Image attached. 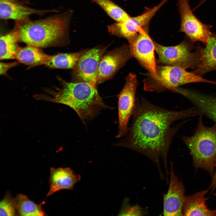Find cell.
<instances>
[{
	"label": "cell",
	"instance_id": "8fae6325",
	"mask_svg": "<svg viewBox=\"0 0 216 216\" xmlns=\"http://www.w3.org/2000/svg\"><path fill=\"white\" fill-rule=\"evenodd\" d=\"M168 0H163L158 5L140 15L130 16L124 21L108 26L109 32L112 35L125 38L129 42L147 26L156 12Z\"/></svg>",
	"mask_w": 216,
	"mask_h": 216
},
{
	"label": "cell",
	"instance_id": "5b68a950",
	"mask_svg": "<svg viewBox=\"0 0 216 216\" xmlns=\"http://www.w3.org/2000/svg\"><path fill=\"white\" fill-rule=\"evenodd\" d=\"M158 78L148 77L144 80V89L147 91L160 92L170 90L175 92L180 86L193 82H205L216 85V82L202 78L183 68L172 66H157Z\"/></svg>",
	"mask_w": 216,
	"mask_h": 216
},
{
	"label": "cell",
	"instance_id": "cb8c5ba5",
	"mask_svg": "<svg viewBox=\"0 0 216 216\" xmlns=\"http://www.w3.org/2000/svg\"><path fill=\"white\" fill-rule=\"evenodd\" d=\"M17 214L15 198L8 192L0 203V216H16Z\"/></svg>",
	"mask_w": 216,
	"mask_h": 216
},
{
	"label": "cell",
	"instance_id": "484cf974",
	"mask_svg": "<svg viewBox=\"0 0 216 216\" xmlns=\"http://www.w3.org/2000/svg\"><path fill=\"white\" fill-rule=\"evenodd\" d=\"M18 62L12 63L0 62V74L1 75L5 74L7 71L11 68L15 67L18 64Z\"/></svg>",
	"mask_w": 216,
	"mask_h": 216
},
{
	"label": "cell",
	"instance_id": "9a60e30c",
	"mask_svg": "<svg viewBox=\"0 0 216 216\" xmlns=\"http://www.w3.org/2000/svg\"><path fill=\"white\" fill-rule=\"evenodd\" d=\"M79 178L69 168L56 169L51 167L49 182L50 189L46 197L60 190L72 189Z\"/></svg>",
	"mask_w": 216,
	"mask_h": 216
},
{
	"label": "cell",
	"instance_id": "ba28073f",
	"mask_svg": "<svg viewBox=\"0 0 216 216\" xmlns=\"http://www.w3.org/2000/svg\"><path fill=\"white\" fill-rule=\"evenodd\" d=\"M146 26L129 41V47L132 56L148 70L151 76L149 77L156 79L158 76L154 55V41L149 36Z\"/></svg>",
	"mask_w": 216,
	"mask_h": 216
},
{
	"label": "cell",
	"instance_id": "e0dca14e",
	"mask_svg": "<svg viewBox=\"0 0 216 216\" xmlns=\"http://www.w3.org/2000/svg\"><path fill=\"white\" fill-rule=\"evenodd\" d=\"M184 97L202 115L216 123V97L187 89Z\"/></svg>",
	"mask_w": 216,
	"mask_h": 216
},
{
	"label": "cell",
	"instance_id": "4316f807",
	"mask_svg": "<svg viewBox=\"0 0 216 216\" xmlns=\"http://www.w3.org/2000/svg\"><path fill=\"white\" fill-rule=\"evenodd\" d=\"M215 170L213 176V178L209 187V189H211L212 191H213L216 187V159L215 161Z\"/></svg>",
	"mask_w": 216,
	"mask_h": 216
},
{
	"label": "cell",
	"instance_id": "d6986e66",
	"mask_svg": "<svg viewBox=\"0 0 216 216\" xmlns=\"http://www.w3.org/2000/svg\"><path fill=\"white\" fill-rule=\"evenodd\" d=\"M51 55L44 52L41 48L32 45L19 47L16 58L20 62L28 66L29 67L45 65Z\"/></svg>",
	"mask_w": 216,
	"mask_h": 216
},
{
	"label": "cell",
	"instance_id": "44dd1931",
	"mask_svg": "<svg viewBox=\"0 0 216 216\" xmlns=\"http://www.w3.org/2000/svg\"><path fill=\"white\" fill-rule=\"evenodd\" d=\"M83 52L51 55L45 65L52 68L73 69Z\"/></svg>",
	"mask_w": 216,
	"mask_h": 216
},
{
	"label": "cell",
	"instance_id": "5bb4252c",
	"mask_svg": "<svg viewBox=\"0 0 216 216\" xmlns=\"http://www.w3.org/2000/svg\"><path fill=\"white\" fill-rule=\"evenodd\" d=\"M54 10H39L31 8L18 0H0V17L2 20H13L17 22L28 19L32 15H42L55 12Z\"/></svg>",
	"mask_w": 216,
	"mask_h": 216
},
{
	"label": "cell",
	"instance_id": "9c48e42d",
	"mask_svg": "<svg viewBox=\"0 0 216 216\" xmlns=\"http://www.w3.org/2000/svg\"><path fill=\"white\" fill-rule=\"evenodd\" d=\"M180 15V31L192 41L200 42L206 45L212 33L209 27L201 22L191 10L188 0H177Z\"/></svg>",
	"mask_w": 216,
	"mask_h": 216
},
{
	"label": "cell",
	"instance_id": "8992f818",
	"mask_svg": "<svg viewBox=\"0 0 216 216\" xmlns=\"http://www.w3.org/2000/svg\"><path fill=\"white\" fill-rule=\"evenodd\" d=\"M194 42L185 40L175 46H165L154 42L155 50L158 55V62L164 65L180 67L185 69L195 68L200 57V47L192 52Z\"/></svg>",
	"mask_w": 216,
	"mask_h": 216
},
{
	"label": "cell",
	"instance_id": "d4e9b609",
	"mask_svg": "<svg viewBox=\"0 0 216 216\" xmlns=\"http://www.w3.org/2000/svg\"><path fill=\"white\" fill-rule=\"evenodd\" d=\"M146 211L138 204L131 205L129 200L125 199L119 213L121 216H143L147 214Z\"/></svg>",
	"mask_w": 216,
	"mask_h": 216
},
{
	"label": "cell",
	"instance_id": "ac0fdd59",
	"mask_svg": "<svg viewBox=\"0 0 216 216\" xmlns=\"http://www.w3.org/2000/svg\"><path fill=\"white\" fill-rule=\"evenodd\" d=\"M200 61L192 72L202 76L216 70V34L213 33L205 47H200Z\"/></svg>",
	"mask_w": 216,
	"mask_h": 216
},
{
	"label": "cell",
	"instance_id": "7c38bea8",
	"mask_svg": "<svg viewBox=\"0 0 216 216\" xmlns=\"http://www.w3.org/2000/svg\"><path fill=\"white\" fill-rule=\"evenodd\" d=\"M170 178L167 193L163 196V215L182 216V208L185 197V188L174 173L173 163L170 165Z\"/></svg>",
	"mask_w": 216,
	"mask_h": 216
},
{
	"label": "cell",
	"instance_id": "7a4b0ae2",
	"mask_svg": "<svg viewBox=\"0 0 216 216\" xmlns=\"http://www.w3.org/2000/svg\"><path fill=\"white\" fill-rule=\"evenodd\" d=\"M72 12L36 20L17 22L19 41L40 48L58 46L67 34Z\"/></svg>",
	"mask_w": 216,
	"mask_h": 216
},
{
	"label": "cell",
	"instance_id": "6da1fadb",
	"mask_svg": "<svg viewBox=\"0 0 216 216\" xmlns=\"http://www.w3.org/2000/svg\"><path fill=\"white\" fill-rule=\"evenodd\" d=\"M195 107L180 111L166 110L141 98L136 100L131 127L126 137L116 146L136 151L150 159L157 167L161 178V166L167 173V157L172 139L185 121L174 126L178 120L199 116Z\"/></svg>",
	"mask_w": 216,
	"mask_h": 216
},
{
	"label": "cell",
	"instance_id": "4fadbf2b",
	"mask_svg": "<svg viewBox=\"0 0 216 216\" xmlns=\"http://www.w3.org/2000/svg\"><path fill=\"white\" fill-rule=\"evenodd\" d=\"M129 46L124 45L102 56L99 64L97 84L111 78L132 57Z\"/></svg>",
	"mask_w": 216,
	"mask_h": 216
},
{
	"label": "cell",
	"instance_id": "277c9868",
	"mask_svg": "<svg viewBox=\"0 0 216 216\" xmlns=\"http://www.w3.org/2000/svg\"><path fill=\"white\" fill-rule=\"evenodd\" d=\"M202 116L200 115L194 134L183 136L182 139L189 150L196 168L204 170L213 176L216 159V123L211 127L205 126Z\"/></svg>",
	"mask_w": 216,
	"mask_h": 216
},
{
	"label": "cell",
	"instance_id": "3957f363",
	"mask_svg": "<svg viewBox=\"0 0 216 216\" xmlns=\"http://www.w3.org/2000/svg\"><path fill=\"white\" fill-rule=\"evenodd\" d=\"M53 100L73 109L83 121L96 116L100 110L108 107L103 102L96 86L86 82H69L60 79Z\"/></svg>",
	"mask_w": 216,
	"mask_h": 216
},
{
	"label": "cell",
	"instance_id": "30bf717a",
	"mask_svg": "<svg viewBox=\"0 0 216 216\" xmlns=\"http://www.w3.org/2000/svg\"><path fill=\"white\" fill-rule=\"evenodd\" d=\"M106 48L96 47L83 52L73 69V82H87L96 86L99 64Z\"/></svg>",
	"mask_w": 216,
	"mask_h": 216
},
{
	"label": "cell",
	"instance_id": "83f0119b",
	"mask_svg": "<svg viewBox=\"0 0 216 216\" xmlns=\"http://www.w3.org/2000/svg\"><path fill=\"white\" fill-rule=\"evenodd\" d=\"M208 0H203L200 3V5L201 4H202L205 2L206 1H207Z\"/></svg>",
	"mask_w": 216,
	"mask_h": 216
},
{
	"label": "cell",
	"instance_id": "2e32d148",
	"mask_svg": "<svg viewBox=\"0 0 216 216\" xmlns=\"http://www.w3.org/2000/svg\"><path fill=\"white\" fill-rule=\"evenodd\" d=\"M208 189L185 196L182 208L183 216H216V210L208 209L205 196Z\"/></svg>",
	"mask_w": 216,
	"mask_h": 216
},
{
	"label": "cell",
	"instance_id": "603a6c76",
	"mask_svg": "<svg viewBox=\"0 0 216 216\" xmlns=\"http://www.w3.org/2000/svg\"><path fill=\"white\" fill-rule=\"evenodd\" d=\"M99 6L116 22L124 21L130 16L121 7L110 0H92Z\"/></svg>",
	"mask_w": 216,
	"mask_h": 216
},
{
	"label": "cell",
	"instance_id": "52a82bcc",
	"mask_svg": "<svg viewBox=\"0 0 216 216\" xmlns=\"http://www.w3.org/2000/svg\"><path fill=\"white\" fill-rule=\"evenodd\" d=\"M137 85L135 75L130 73L126 79L123 89L117 95L118 130L116 138L126 136L128 132V121L131 116L133 115L136 107L135 95Z\"/></svg>",
	"mask_w": 216,
	"mask_h": 216
},
{
	"label": "cell",
	"instance_id": "7402d4cb",
	"mask_svg": "<svg viewBox=\"0 0 216 216\" xmlns=\"http://www.w3.org/2000/svg\"><path fill=\"white\" fill-rule=\"evenodd\" d=\"M16 211L20 216L46 215L41 205H38L29 199L26 195L20 193L15 197Z\"/></svg>",
	"mask_w": 216,
	"mask_h": 216
},
{
	"label": "cell",
	"instance_id": "ffe728a7",
	"mask_svg": "<svg viewBox=\"0 0 216 216\" xmlns=\"http://www.w3.org/2000/svg\"><path fill=\"white\" fill-rule=\"evenodd\" d=\"M19 41L18 33L15 28L10 32L1 36V60L16 58V54L20 47L18 44Z\"/></svg>",
	"mask_w": 216,
	"mask_h": 216
}]
</instances>
